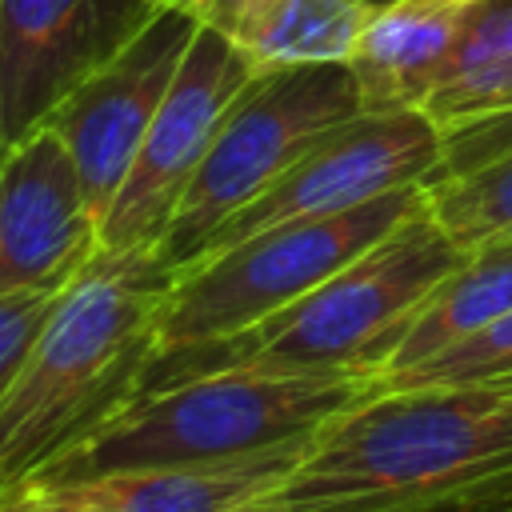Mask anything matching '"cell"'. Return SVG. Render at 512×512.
I'll list each match as a JSON object with an SVG mask.
<instances>
[{
    "mask_svg": "<svg viewBox=\"0 0 512 512\" xmlns=\"http://www.w3.org/2000/svg\"><path fill=\"white\" fill-rule=\"evenodd\" d=\"M508 484L512 384H380L244 512H432Z\"/></svg>",
    "mask_w": 512,
    "mask_h": 512,
    "instance_id": "6da1fadb",
    "label": "cell"
},
{
    "mask_svg": "<svg viewBox=\"0 0 512 512\" xmlns=\"http://www.w3.org/2000/svg\"><path fill=\"white\" fill-rule=\"evenodd\" d=\"M172 268L156 252H100L52 304L0 396V484L48 476L124 412L156 356Z\"/></svg>",
    "mask_w": 512,
    "mask_h": 512,
    "instance_id": "7a4b0ae2",
    "label": "cell"
},
{
    "mask_svg": "<svg viewBox=\"0 0 512 512\" xmlns=\"http://www.w3.org/2000/svg\"><path fill=\"white\" fill-rule=\"evenodd\" d=\"M460 256L464 248L436 224L424 200L372 248L248 332L156 360L144 388L224 364L380 376L424 296L460 264Z\"/></svg>",
    "mask_w": 512,
    "mask_h": 512,
    "instance_id": "3957f363",
    "label": "cell"
},
{
    "mask_svg": "<svg viewBox=\"0 0 512 512\" xmlns=\"http://www.w3.org/2000/svg\"><path fill=\"white\" fill-rule=\"evenodd\" d=\"M376 388L380 376L372 372H296L260 364L188 372L144 388L40 480L252 456L324 428Z\"/></svg>",
    "mask_w": 512,
    "mask_h": 512,
    "instance_id": "277c9868",
    "label": "cell"
},
{
    "mask_svg": "<svg viewBox=\"0 0 512 512\" xmlns=\"http://www.w3.org/2000/svg\"><path fill=\"white\" fill-rule=\"evenodd\" d=\"M424 204V184L396 188L352 212L320 220H288L176 268L160 312V356L196 352L232 340L312 292L352 256Z\"/></svg>",
    "mask_w": 512,
    "mask_h": 512,
    "instance_id": "5b68a950",
    "label": "cell"
},
{
    "mask_svg": "<svg viewBox=\"0 0 512 512\" xmlns=\"http://www.w3.org/2000/svg\"><path fill=\"white\" fill-rule=\"evenodd\" d=\"M356 112L364 108L348 64L256 72L208 144V156L156 248V260L172 272L196 260L224 220L268 192L324 132L352 120Z\"/></svg>",
    "mask_w": 512,
    "mask_h": 512,
    "instance_id": "8992f818",
    "label": "cell"
},
{
    "mask_svg": "<svg viewBox=\"0 0 512 512\" xmlns=\"http://www.w3.org/2000/svg\"><path fill=\"white\" fill-rule=\"evenodd\" d=\"M256 68L208 28H196L184 64L156 108L140 152L100 220V252H156L224 116Z\"/></svg>",
    "mask_w": 512,
    "mask_h": 512,
    "instance_id": "52a82bcc",
    "label": "cell"
},
{
    "mask_svg": "<svg viewBox=\"0 0 512 512\" xmlns=\"http://www.w3.org/2000/svg\"><path fill=\"white\" fill-rule=\"evenodd\" d=\"M440 156L444 132L424 112H356L352 120L324 132L268 192L224 220L200 256L272 224L352 212L396 188L424 184Z\"/></svg>",
    "mask_w": 512,
    "mask_h": 512,
    "instance_id": "ba28073f",
    "label": "cell"
},
{
    "mask_svg": "<svg viewBox=\"0 0 512 512\" xmlns=\"http://www.w3.org/2000/svg\"><path fill=\"white\" fill-rule=\"evenodd\" d=\"M160 0H0V124L20 144L96 68L120 56Z\"/></svg>",
    "mask_w": 512,
    "mask_h": 512,
    "instance_id": "9c48e42d",
    "label": "cell"
},
{
    "mask_svg": "<svg viewBox=\"0 0 512 512\" xmlns=\"http://www.w3.org/2000/svg\"><path fill=\"white\" fill-rule=\"evenodd\" d=\"M192 36L196 24L184 12L160 8V16L120 56L80 80L44 120V128H52L72 156L100 220L136 160L140 140L164 104Z\"/></svg>",
    "mask_w": 512,
    "mask_h": 512,
    "instance_id": "30bf717a",
    "label": "cell"
},
{
    "mask_svg": "<svg viewBox=\"0 0 512 512\" xmlns=\"http://www.w3.org/2000/svg\"><path fill=\"white\" fill-rule=\"evenodd\" d=\"M100 256V216L52 128L0 164V296L60 292Z\"/></svg>",
    "mask_w": 512,
    "mask_h": 512,
    "instance_id": "8fae6325",
    "label": "cell"
},
{
    "mask_svg": "<svg viewBox=\"0 0 512 512\" xmlns=\"http://www.w3.org/2000/svg\"><path fill=\"white\" fill-rule=\"evenodd\" d=\"M316 432L232 460L120 468V472L36 480V484H52L72 500L88 504L92 512H244L300 464Z\"/></svg>",
    "mask_w": 512,
    "mask_h": 512,
    "instance_id": "7c38bea8",
    "label": "cell"
},
{
    "mask_svg": "<svg viewBox=\"0 0 512 512\" xmlns=\"http://www.w3.org/2000/svg\"><path fill=\"white\" fill-rule=\"evenodd\" d=\"M476 0H388L372 4L348 52L364 112H420L440 80Z\"/></svg>",
    "mask_w": 512,
    "mask_h": 512,
    "instance_id": "4fadbf2b",
    "label": "cell"
},
{
    "mask_svg": "<svg viewBox=\"0 0 512 512\" xmlns=\"http://www.w3.org/2000/svg\"><path fill=\"white\" fill-rule=\"evenodd\" d=\"M236 48L256 72L296 64H344L364 4L356 0H160Z\"/></svg>",
    "mask_w": 512,
    "mask_h": 512,
    "instance_id": "5bb4252c",
    "label": "cell"
},
{
    "mask_svg": "<svg viewBox=\"0 0 512 512\" xmlns=\"http://www.w3.org/2000/svg\"><path fill=\"white\" fill-rule=\"evenodd\" d=\"M508 308H512V236L464 248L460 264L424 296L420 312L404 328L392 360L380 372V384L476 336Z\"/></svg>",
    "mask_w": 512,
    "mask_h": 512,
    "instance_id": "9a60e30c",
    "label": "cell"
},
{
    "mask_svg": "<svg viewBox=\"0 0 512 512\" xmlns=\"http://www.w3.org/2000/svg\"><path fill=\"white\" fill-rule=\"evenodd\" d=\"M508 108H512V0H476L420 112L444 136H452Z\"/></svg>",
    "mask_w": 512,
    "mask_h": 512,
    "instance_id": "2e32d148",
    "label": "cell"
},
{
    "mask_svg": "<svg viewBox=\"0 0 512 512\" xmlns=\"http://www.w3.org/2000/svg\"><path fill=\"white\" fill-rule=\"evenodd\" d=\"M424 200L460 248L512 236V152L460 176L424 180Z\"/></svg>",
    "mask_w": 512,
    "mask_h": 512,
    "instance_id": "e0dca14e",
    "label": "cell"
},
{
    "mask_svg": "<svg viewBox=\"0 0 512 512\" xmlns=\"http://www.w3.org/2000/svg\"><path fill=\"white\" fill-rule=\"evenodd\" d=\"M412 384H512V308L476 336L384 380V388H412Z\"/></svg>",
    "mask_w": 512,
    "mask_h": 512,
    "instance_id": "ac0fdd59",
    "label": "cell"
},
{
    "mask_svg": "<svg viewBox=\"0 0 512 512\" xmlns=\"http://www.w3.org/2000/svg\"><path fill=\"white\" fill-rule=\"evenodd\" d=\"M64 292V288H60ZM60 292H16V296H0V396L8 392V384L16 380L28 348L36 344L52 304Z\"/></svg>",
    "mask_w": 512,
    "mask_h": 512,
    "instance_id": "d6986e66",
    "label": "cell"
},
{
    "mask_svg": "<svg viewBox=\"0 0 512 512\" xmlns=\"http://www.w3.org/2000/svg\"><path fill=\"white\" fill-rule=\"evenodd\" d=\"M504 152H512V108L492 116V120H484V124H472L464 132L444 136V156H440V164H436V172L428 180L472 172V168H480V164H488V160H496Z\"/></svg>",
    "mask_w": 512,
    "mask_h": 512,
    "instance_id": "ffe728a7",
    "label": "cell"
},
{
    "mask_svg": "<svg viewBox=\"0 0 512 512\" xmlns=\"http://www.w3.org/2000/svg\"><path fill=\"white\" fill-rule=\"evenodd\" d=\"M0 512H92V508L52 484H24L0 504Z\"/></svg>",
    "mask_w": 512,
    "mask_h": 512,
    "instance_id": "44dd1931",
    "label": "cell"
},
{
    "mask_svg": "<svg viewBox=\"0 0 512 512\" xmlns=\"http://www.w3.org/2000/svg\"><path fill=\"white\" fill-rule=\"evenodd\" d=\"M432 512H512V484L496 488V492H484V496H472V500H456V504L432 508Z\"/></svg>",
    "mask_w": 512,
    "mask_h": 512,
    "instance_id": "7402d4cb",
    "label": "cell"
},
{
    "mask_svg": "<svg viewBox=\"0 0 512 512\" xmlns=\"http://www.w3.org/2000/svg\"><path fill=\"white\" fill-rule=\"evenodd\" d=\"M8 148H12V144L4 140V124H0V164H4V156H8Z\"/></svg>",
    "mask_w": 512,
    "mask_h": 512,
    "instance_id": "603a6c76",
    "label": "cell"
},
{
    "mask_svg": "<svg viewBox=\"0 0 512 512\" xmlns=\"http://www.w3.org/2000/svg\"><path fill=\"white\" fill-rule=\"evenodd\" d=\"M12 492H16V488H4V484H0V504H4V500H8Z\"/></svg>",
    "mask_w": 512,
    "mask_h": 512,
    "instance_id": "cb8c5ba5",
    "label": "cell"
},
{
    "mask_svg": "<svg viewBox=\"0 0 512 512\" xmlns=\"http://www.w3.org/2000/svg\"><path fill=\"white\" fill-rule=\"evenodd\" d=\"M356 4H364V8H372V4H388V0H356Z\"/></svg>",
    "mask_w": 512,
    "mask_h": 512,
    "instance_id": "d4e9b609",
    "label": "cell"
}]
</instances>
